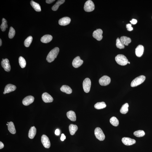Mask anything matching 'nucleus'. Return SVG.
Returning a JSON list of instances; mask_svg holds the SVG:
<instances>
[{
	"instance_id": "f257e3e1",
	"label": "nucleus",
	"mask_w": 152,
	"mask_h": 152,
	"mask_svg": "<svg viewBox=\"0 0 152 152\" xmlns=\"http://www.w3.org/2000/svg\"><path fill=\"white\" fill-rule=\"evenodd\" d=\"M59 48L56 47L51 50L47 56L46 60L49 63H51L56 58L59 52Z\"/></svg>"
},
{
	"instance_id": "f03ea898",
	"label": "nucleus",
	"mask_w": 152,
	"mask_h": 152,
	"mask_svg": "<svg viewBox=\"0 0 152 152\" xmlns=\"http://www.w3.org/2000/svg\"><path fill=\"white\" fill-rule=\"evenodd\" d=\"M115 60L118 64L124 66L127 64L128 63V60L126 57L122 54H119L115 57Z\"/></svg>"
},
{
	"instance_id": "7ed1b4c3",
	"label": "nucleus",
	"mask_w": 152,
	"mask_h": 152,
	"mask_svg": "<svg viewBox=\"0 0 152 152\" xmlns=\"http://www.w3.org/2000/svg\"><path fill=\"white\" fill-rule=\"evenodd\" d=\"M145 77L143 75H141L136 78L131 82V87H136L142 84L145 81Z\"/></svg>"
},
{
	"instance_id": "20e7f679",
	"label": "nucleus",
	"mask_w": 152,
	"mask_h": 152,
	"mask_svg": "<svg viewBox=\"0 0 152 152\" xmlns=\"http://www.w3.org/2000/svg\"><path fill=\"white\" fill-rule=\"evenodd\" d=\"M95 9V6L94 3L91 0L87 1L85 3L84 9L85 11L89 12L92 11Z\"/></svg>"
},
{
	"instance_id": "39448f33",
	"label": "nucleus",
	"mask_w": 152,
	"mask_h": 152,
	"mask_svg": "<svg viewBox=\"0 0 152 152\" xmlns=\"http://www.w3.org/2000/svg\"><path fill=\"white\" fill-rule=\"evenodd\" d=\"M94 134L96 138L100 141H103L105 140V136L102 129L99 127H97L94 131Z\"/></svg>"
},
{
	"instance_id": "423d86ee",
	"label": "nucleus",
	"mask_w": 152,
	"mask_h": 152,
	"mask_svg": "<svg viewBox=\"0 0 152 152\" xmlns=\"http://www.w3.org/2000/svg\"><path fill=\"white\" fill-rule=\"evenodd\" d=\"M83 88L85 92L88 93L90 91L91 86V81L90 79L87 78L83 81Z\"/></svg>"
},
{
	"instance_id": "0eeeda50",
	"label": "nucleus",
	"mask_w": 152,
	"mask_h": 152,
	"mask_svg": "<svg viewBox=\"0 0 152 152\" xmlns=\"http://www.w3.org/2000/svg\"><path fill=\"white\" fill-rule=\"evenodd\" d=\"M111 82L110 78L107 76H104L99 80V84L101 85L106 86L108 85Z\"/></svg>"
},
{
	"instance_id": "6e6552de",
	"label": "nucleus",
	"mask_w": 152,
	"mask_h": 152,
	"mask_svg": "<svg viewBox=\"0 0 152 152\" xmlns=\"http://www.w3.org/2000/svg\"><path fill=\"white\" fill-rule=\"evenodd\" d=\"M103 32L102 30L100 29H98L95 30L93 33V36L97 40L100 41L102 39L103 36L102 34Z\"/></svg>"
},
{
	"instance_id": "1a4fd4ad",
	"label": "nucleus",
	"mask_w": 152,
	"mask_h": 152,
	"mask_svg": "<svg viewBox=\"0 0 152 152\" xmlns=\"http://www.w3.org/2000/svg\"><path fill=\"white\" fill-rule=\"evenodd\" d=\"M41 142L45 148H49L51 146V143L48 137L43 135L41 137Z\"/></svg>"
},
{
	"instance_id": "9d476101",
	"label": "nucleus",
	"mask_w": 152,
	"mask_h": 152,
	"mask_svg": "<svg viewBox=\"0 0 152 152\" xmlns=\"http://www.w3.org/2000/svg\"><path fill=\"white\" fill-rule=\"evenodd\" d=\"M1 65L6 71L9 72L10 71L11 67L9 61L7 59H4L1 62Z\"/></svg>"
},
{
	"instance_id": "9b49d317",
	"label": "nucleus",
	"mask_w": 152,
	"mask_h": 152,
	"mask_svg": "<svg viewBox=\"0 0 152 152\" xmlns=\"http://www.w3.org/2000/svg\"><path fill=\"white\" fill-rule=\"evenodd\" d=\"M84 61L81 60L80 57L77 56L73 59V62L72 65L73 67L75 68H78L82 65Z\"/></svg>"
},
{
	"instance_id": "f8f14e48",
	"label": "nucleus",
	"mask_w": 152,
	"mask_h": 152,
	"mask_svg": "<svg viewBox=\"0 0 152 152\" xmlns=\"http://www.w3.org/2000/svg\"><path fill=\"white\" fill-rule=\"evenodd\" d=\"M42 98L43 101L46 103H51L53 101L52 96L47 92H45L43 94Z\"/></svg>"
},
{
	"instance_id": "ddd939ff",
	"label": "nucleus",
	"mask_w": 152,
	"mask_h": 152,
	"mask_svg": "<svg viewBox=\"0 0 152 152\" xmlns=\"http://www.w3.org/2000/svg\"><path fill=\"white\" fill-rule=\"evenodd\" d=\"M122 141L124 145L126 146L132 145L136 143V141L134 139L127 137L123 138L122 140Z\"/></svg>"
},
{
	"instance_id": "4468645a",
	"label": "nucleus",
	"mask_w": 152,
	"mask_h": 152,
	"mask_svg": "<svg viewBox=\"0 0 152 152\" xmlns=\"http://www.w3.org/2000/svg\"><path fill=\"white\" fill-rule=\"evenodd\" d=\"M34 97L31 96H28L23 99L22 103L25 106H28L32 103L34 101Z\"/></svg>"
},
{
	"instance_id": "2eb2a0df",
	"label": "nucleus",
	"mask_w": 152,
	"mask_h": 152,
	"mask_svg": "<svg viewBox=\"0 0 152 152\" xmlns=\"http://www.w3.org/2000/svg\"><path fill=\"white\" fill-rule=\"evenodd\" d=\"M71 22V19L69 17H63L59 21V25L61 26H66L69 24Z\"/></svg>"
},
{
	"instance_id": "dca6fc26",
	"label": "nucleus",
	"mask_w": 152,
	"mask_h": 152,
	"mask_svg": "<svg viewBox=\"0 0 152 152\" xmlns=\"http://www.w3.org/2000/svg\"><path fill=\"white\" fill-rule=\"evenodd\" d=\"M144 51V47L142 45H139L135 49V53L137 57H140L143 55Z\"/></svg>"
},
{
	"instance_id": "f3484780",
	"label": "nucleus",
	"mask_w": 152,
	"mask_h": 152,
	"mask_svg": "<svg viewBox=\"0 0 152 152\" xmlns=\"http://www.w3.org/2000/svg\"><path fill=\"white\" fill-rule=\"evenodd\" d=\"M16 88V87L14 85L9 84L6 86L4 89V91L6 93H8L15 90Z\"/></svg>"
},
{
	"instance_id": "a211bd4d",
	"label": "nucleus",
	"mask_w": 152,
	"mask_h": 152,
	"mask_svg": "<svg viewBox=\"0 0 152 152\" xmlns=\"http://www.w3.org/2000/svg\"><path fill=\"white\" fill-rule=\"evenodd\" d=\"M67 117L71 121H75L76 120V113L74 112L70 111L67 113Z\"/></svg>"
},
{
	"instance_id": "6ab92c4d",
	"label": "nucleus",
	"mask_w": 152,
	"mask_h": 152,
	"mask_svg": "<svg viewBox=\"0 0 152 152\" xmlns=\"http://www.w3.org/2000/svg\"><path fill=\"white\" fill-rule=\"evenodd\" d=\"M52 37L50 35H45L41 38V42L44 43H47L52 40Z\"/></svg>"
},
{
	"instance_id": "aec40b11",
	"label": "nucleus",
	"mask_w": 152,
	"mask_h": 152,
	"mask_svg": "<svg viewBox=\"0 0 152 152\" xmlns=\"http://www.w3.org/2000/svg\"><path fill=\"white\" fill-rule=\"evenodd\" d=\"M36 129L34 126H33L30 128L28 134V137L30 139H33L34 138L36 135Z\"/></svg>"
},
{
	"instance_id": "412c9836",
	"label": "nucleus",
	"mask_w": 152,
	"mask_h": 152,
	"mask_svg": "<svg viewBox=\"0 0 152 152\" xmlns=\"http://www.w3.org/2000/svg\"><path fill=\"white\" fill-rule=\"evenodd\" d=\"M60 90L62 92L68 94H71L72 92V90L71 88L69 86L66 85L62 86L60 88Z\"/></svg>"
},
{
	"instance_id": "4be33fe9",
	"label": "nucleus",
	"mask_w": 152,
	"mask_h": 152,
	"mask_svg": "<svg viewBox=\"0 0 152 152\" xmlns=\"http://www.w3.org/2000/svg\"><path fill=\"white\" fill-rule=\"evenodd\" d=\"M78 128L77 126L76 125L73 124H70L69 127L70 133L71 135H74L78 130Z\"/></svg>"
},
{
	"instance_id": "5701e85b",
	"label": "nucleus",
	"mask_w": 152,
	"mask_h": 152,
	"mask_svg": "<svg viewBox=\"0 0 152 152\" xmlns=\"http://www.w3.org/2000/svg\"><path fill=\"white\" fill-rule=\"evenodd\" d=\"M30 3L32 7L36 11L38 12L41 11V7L39 4L33 0L31 1Z\"/></svg>"
},
{
	"instance_id": "b1692460",
	"label": "nucleus",
	"mask_w": 152,
	"mask_h": 152,
	"mask_svg": "<svg viewBox=\"0 0 152 152\" xmlns=\"http://www.w3.org/2000/svg\"><path fill=\"white\" fill-rule=\"evenodd\" d=\"M120 39L123 44L126 46L128 45L131 42L130 38L126 36L121 37Z\"/></svg>"
},
{
	"instance_id": "393cba45",
	"label": "nucleus",
	"mask_w": 152,
	"mask_h": 152,
	"mask_svg": "<svg viewBox=\"0 0 152 152\" xmlns=\"http://www.w3.org/2000/svg\"><path fill=\"white\" fill-rule=\"evenodd\" d=\"M8 129L9 132L12 134H15L16 133V130L15 126L13 123L12 122H10L8 125Z\"/></svg>"
},
{
	"instance_id": "a878e982",
	"label": "nucleus",
	"mask_w": 152,
	"mask_h": 152,
	"mask_svg": "<svg viewBox=\"0 0 152 152\" xmlns=\"http://www.w3.org/2000/svg\"><path fill=\"white\" fill-rule=\"evenodd\" d=\"M65 1V0H59L57 1L56 4L52 7V10L54 11H57L58 9L59 6L63 4Z\"/></svg>"
},
{
	"instance_id": "bb28decb",
	"label": "nucleus",
	"mask_w": 152,
	"mask_h": 152,
	"mask_svg": "<svg viewBox=\"0 0 152 152\" xmlns=\"http://www.w3.org/2000/svg\"><path fill=\"white\" fill-rule=\"evenodd\" d=\"M129 104L126 103L122 106L120 110V113L123 114H125L128 112Z\"/></svg>"
},
{
	"instance_id": "cd10ccee",
	"label": "nucleus",
	"mask_w": 152,
	"mask_h": 152,
	"mask_svg": "<svg viewBox=\"0 0 152 152\" xmlns=\"http://www.w3.org/2000/svg\"><path fill=\"white\" fill-rule=\"evenodd\" d=\"M106 107L105 102H98L94 105V107L97 109H101L104 108Z\"/></svg>"
},
{
	"instance_id": "c85d7f7f",
	"label": "nucleus",
	"mask_w": 152,
	"mask_h": 152,
	"mask_svg": "<svg viewBox=\"0 0 152 152\" xmlns=\"http://www.w3.org/2000/svg\"><path fill=\"white\" fill-rule=\"evenodd\" d=\"M19 64L22 68H24L26 66V63L24 58L22 56L19 57Z\"/></svg>"
},
{
	"instance_id": "c756f323",
	"label": "nucleus",
	"mask_w": 152,
	"mask_h": 152,
	"mask_svg": "<svg viewBox=\"0 0 152 152\" xmlns=\"http://www.w3.org/2000/svg\"><path fill=\"white\" fill-rule=\"evenodd\" d=\"M32 37L30 36L27 38L24 42V45L25 47H29L33 41Z\"/></svg>"
},
{
	"instance_id": "7c9ffc66",
	"label": "nucleus",
	"mask_w": 152,
	"mask_h": 152,
	"mask_svg": "<svg viewBox=\"0 0 152 152\" xmlns=\"http://www.w3.org/2000/svg\"><path fill=\"white\" fill-rule=\"evenodd\" d=\"M110 122L113 126H117L119 124V121L116 117H113L110 119Z\"/></svg>"
},
{
	"instance_id": "2f4dec72",
	"label": "nucleus",
	"mask_w": 152,
	"mask_h": 152,
	"mask_svg": "<svg viewBox=\"0 0 152 152\" xmlns=\"http://www.w3.org/2000/svg\"><path fill=\"white\" fill-rule=\"evenodd\" d=\"M7 21L6 19L3 18L2 20V23L0 26L1 29L3 32L5 31L6 28H7Z\"/></svg>"
},
{
	"instance_id": "473e14b6",
	"label": "nucleus",
	"mask_w": 152,
	"mask_h": 152,
	"mask_svg": "<svg viewBox=\"0 0 152 152\" xmlns=\"http://www.w3.org/2000/svg\"><path fill=\"white\" fill-rule=\"evenodd\" d=\"M116 46L117 47L120 49H124V45L123 44L119 38H118L116 41Z\"/></svg>"
},
{
	"instance_id": "72a5a7b5",
	"label": "nucleus",
	"mask_w": 152,
	"mask_h": 152,
	"mask_svg": "<svg viewBox=\"0 0 152 152\" xmlns=\"http://www.w3.org/2000/svg\"><path fill=\"white\" fill-rule=\"evenodd\" d=\"M134 134L136 137H141L144 136L145 133L144 131L143 130H138L134 132Z\"/></svg>"
},
{
	"instance_id": "f704fd0d",
	"label": "nucleus",
	"mask_w": 152,
	"mask_h": 152,
	"mask_svg": "<svg viewBox=\"0 0 152 152\" xmlns=\"http://www.w3.org/2000/svg\"><path fill=\"white\" fill-rule=\"evenodd\" d=\"M15 34V31L12 27H11L10 28L9 33V37L10 39L13 38Z\"/></svg>"
},
{
	"instance_id": "c9c22d12",
	"label": "nucleus",
	"mask_w": 152,
	"mask_h": 152,
	"mask_svg": "<svg viewBox=\"0 0 152 152\" xmlns=\"http://www.w3.org/2000/svg\"><path fill=\"white\" fill-rule=\"evenodd\" d=\"M126 28L129 31H132L133 29V28L132 27V25L130 24H128L126 25Z\"/></svg>"
},
{
	"instance_id": "e433bc0d",
	"label": "nucleus",
	"mask_w": 152,
	"mask_h": 152,
	"mask_svg": "<svg viewBox=\"0 0 152 152\" xmlns=\"http://www.w3.org/2000/svg\"><path fill=\"white\" fill-rule=\"evenodd\" d=\"M130 22L132 24L135 25L137 23V20L135 19H132Z\"/></svg>"
},
{
	"instance_id": "4c0bfd02",
	"label": "nucleus",
	"mask_w": 152,
	"mask_h": 152,
	"mask_svg": "<svg viewBox=\"0 0 152 152\" xmlns=\"http://www.w3.org/2000/svg\"><path fill=\"white\" fill-rule=\"evenodd\" d=\"M66 139V136L64 134H62L61 137V140L62 141H63Z\"/></svg>"
},
{
	"instance_id": "58836bf2",
	"label": "nucleus",
	"mask_w": 152,
	"mask_h": 152,
	"mask_svg": "<svg viewBox=\"0 0 152 152\" xmlns=\"http://www.w3.org/2000/svg\"><path fill=\"white\" fill-rule=\"evenodd\" d=\"M55 0H47L46 1V2L48 4H50L52 3L54 1H55Z\"/></svg>"
},
{
	"instance_id": "ea45409f",
	"label": "nucleus",
	"mask_w": 152,
	"mask_h": 152,
	"mask_svg": "<svg viewBox=\"0 0 152 152\" xmlns=\"http://www.w3.org/2000/svg\"><path fill=\"white\" fill-rule=\"evenodd\" d=\"M55 134L57 135H59L60 134V131L58 129H56L55 131Z\"/></svg>"
},
{
	"instance_id": "a19ab883",
	"label": "nucleus",
	"mask_w": 152,
	"mask_h": 152,
	"mask_svg": "<svg viewBox=\"0 0 152 152\" xmlns=\"http://www.w3.org/2000/svg\"><path fill=\"white\" fill-rule=\"evenodd\" d=\"M4 144H3L2 142H0V149H2L4 147Z\"/></svg>"
},
{
	"instance_id": "79ce46f5",
	"label": "nucleus",
	"mask_w": 152,
	"mask_h": 152,
	"mask_svg": "<svg viewBox=\"0 0 152 152\" xmlns=\"http://www.w3.org/2000/svg\"><path fill=\"white\" fill-rule=\"evenodd\" d=\"M0 39V46H1L2 45V42L1 39Z\"/></svg>"
},
{
	"instance_id": "37998d69",
	"label": "nucleus",
	"mask_w": 152,
	"mask_h": 152,
	"mask_svg": "<svg viewBox=\"0 0 152 152\" xmlns=\"http://www.w3.org/2000/svg\"><path fill=\"white\" fill-rule=\"evenodd\" d=\"M3 93H4V94H6V93L5 92V91H4V92H3Z\"/></svg>"
},
{
	"instance_id": "c03bdc74",
	"label": "nucleus",
	"mask_w": 152,
	"mask_h": 152,
	"mask_svg": "<svg viewBox=\"0 0 152 152\" xmlns=\"http://www.w3.org/2000/svg\"><path fill=\"white\" fill-rule=\"evenodd\" d=\"M128 63L129 64L130 63V62H129Z\"/></svg>"
}]
</instances>
